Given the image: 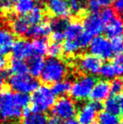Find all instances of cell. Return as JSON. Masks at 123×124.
I'll return each instance as SVG.
<instances>
[{"label":"cell","instance_id":"6","mask_svg":"<svg viewBox=\"0 0 123 124\" xmlns=\"http://www.w3.org/2000/svg\"><path fill=\"white\" fill-rule=\"evenodd\" d=\"M89 47L91 54L98 57L100 60H109L114 55L109 40L102 35H97L92 38Z\"/></svg>","mask_w":123,"mask_h":124},{"label":"cell","instance_id":"30","mask_svg":"<svg viewBox=\"0 0 123 124\" xmlns=\"http://www.w3.org/2000/svg\"><path fill=\"white\" fill-rule=\"evenodd\" d=\"M68 3L71 12L75 15L81 14L87 7L86 0H69Z\"/></svg>","mask_w":123,"mask_h":124},{"label":"cell","instance_id":"44","mask_svg":"<svg viewBox=\"0 0 123 124\" xmlns=\"http://www.w3.org/2000/svg\"><path fill=\"white\" fill-rule=\"evenodd\" d=\"M5 87V76L0 74V92H2Z\"/></svg>","mask_w":123,"mask_h":124},{"label":"cell","instance_id":"2","mask_svg":"<svg viewBox=\"0 0 123 124\" xmlns=\"http://www.w3.org/2000/svg\"><path fill=\"white\" fill-rule=\"evenodd\" d=\"M55 96L52 93L51 88L46 85L39 86L30 97V108L33 113H44L54 106Z\"/></svg>","mask_w":123,"mask_h":124},{"label":"cell","instance_id":"41","mask_svg":"<svg viewBox=\"0 0 123 124\" xmlns=\"http://www.w3.org/2000/svg\"><path fill=\"white\" fill-rule=\"evenodd\" d=\"M48 124H62V120L57 118L54 115H52L50 118H48Z\"/></svg>","mask_w":123,"mask_h":124},{"label":"cell","instance_id":"28","mask_svg":"<svg viewBox=\"0 0 123 124\" xmlns=\"http://www.w3.org/2000/svg\"><path fill=\"white\" fill-rule=\"evenodd\" d=\"M99 124H120V118L118 115L109 113L107 111H100L98 116Z\"/></svg>","mask_w":123,"mask_h":124},{"label":"cell","instance_id":"11","mask_svg":"<svg viewBox=\"0 0 123 124\" xmlns=\"http://www.w3.org/2000/svg\"><path fill=\"white\" fill-rule=\"evenodd\" d=\"M11 52H12L13 59H18L23 61L24 59L30 58L33 55L31 43L24 39H19L15 41Z\"/></svg>","mask_w":123,"mask_h":124},{"label":"cell","instance_id":"19","mask_svg":"<svg viewBox=\"0 0 123 124\" xmlns=\"http://www.w3.org/2000/svg\"><path fill=\"white\" fill-rule=\"evenodd\" d=\"M29 26H30V24L26 20V17L23 16H15V17L13 18V20L11 21L12 31L15 35H19V36L25 35Z\"/></svg>","mask_w":123,"mask_h":124},{"label":"cell","instance_id":"31","mask_svg":"<svg viewBox=\"0 0 123 124\" xmlns=\"http://www.w3.org/2000/svg\"><path fill=\"white\" fill-rule=\"evenodd\" d=\"M69 23L65 18H54L52 19L50 22V28L53 32L54 31H60V32H64L65 28L67 26Z\"/></svg>","mask_w":123,"mask_h":124},{"label":"cell","instance_id":"10","mask_svg":"<svg viewBox=\"0 0 123 124\" xmlns=\"http://www.w3.org/2000/svg\"><path fill=\"white\" fill-rule=\"evenodd\" d=\"M92 40V36H90L87 33H83L78 39L75 40H66L62 45V51L66 54H74L79 51L88 47L90 42Z\"/></svg>","mask_w":123,"mask_h":124},{"label":"cell","instance_id":"37","mask_svg":"<svg viewBox=\"0 0 123 124\" xmlns=\"http://www.w3.org/2000/svg\"><path fill=\"white\" fill-rule=\"evenodd\" d=\"M15 0H0V11L7 12L14 7Z\"/></svg>","mask_w":123,"mask_h":124},{"label":"cell","instance_id":"21","mask_svg":"<svg viewBox=\"0 0 123 124\" xmlns=\"http://www.w3.org/2000/svg\"><path fill=\"white\" fill-rule=\"evenodd\" d=\"M36 7V0H15V11L19 16H26Z\"/></svg>","mask_w":123,"mask_h":124},{"label":"cell","instance_id":"50","mask_svg":"<svg viewBox=\"0 0 123 124\" xmlns=\"http://www.w3.org/2000/svg\"><path fill=\"white\" fill-rule=\"evenodd\" d=\"M120 124H123V122H122V123H120Z\"/></svg>","mask_w":123,"mask_h":124},{"label":"cell","instance_id":"45","mask_svg":"<svg viewBox=\"0 0 123 124\" xmlns=\"http://www.w3.org/2000/svg\"><path fill=\"white\" fill-rule=\"evenodd\" d=\"M63 124H79V122L77 121V120H74V119H70V120L65 121Z\"/></svg>","mask_w":123,"mask_h":124},{"label":"cell","instance_id":"29","mask_svg":"<svg viewBox=\"0 0 123 124\" xmlns=\"http://www.w3.org/2000/svg\"><path fill=\"white\" fill-rule=\"evenodd\" d=\"M99 73L103 79H105L106 81L107 80L114 79L115 76L117 75L116 69L113 65V63H109V62H107V63H104L101 65Z\"/></svg>","mask_w":123,"mask_h":124},{"label":"cell","instance_id":"36","mask_svg":"<svg viewBox=\"0 0 123 124\" xmlns=\"http://www.w3.org/2000/svg\"><path fill=\"white\" fill-rule=\"evenodd\" d=\"M113 65L116 69L117 75L123 76V54L118 55V57L115 59Z\"/></svg>","mask_w":123,"mask_h":124},{"label":"cell","instance_id":"42","mask_svg":"<svg viewBox=\"0 0 123 124\" xmlns=\"http://www.w3.org/2000/svg\"><path fill=\"white\" fill-rule=\"evenodd\" d=\"M91 103H92V105L93 106V108L97 110V112H98V111H100V110L103 109L102 102H100V101H91Z\"/></svg>","mask_w":123,"mask_h":124},{"label":"cell","instance_id":"1","mask_svg":"<svg viewBox=\"0 0 123 124\" xmlns=\"http://www.w3.org/2000/svg\"><path fill=\"white\" fill-rule=\"evenodd\" d=\"M30 97L28 94L13 93L4 89L0 93V119L2 121H14L22 118L24 107L29 105Z\"/></svg>","mask_w":123,"mask_h":124},{"label":"cell","instance_id":"24","mask_svg":"<svg viewBox=\"0 0 123 124\" xmlns=\"http://www.w3.org/2000/svg\"><path fill=\"white\" fill-rule=\"evenodd\" d=\"M105 111L109 113L119 115L120 113V97L118 96H110L105 100V103L103 105Z\"/></svg>","mask_w":123,"mask_h":124},{"label":"cell","instance_id":"32","mask_svg":"<svg viewBox=\"0 0 123 124\" xmlns=\"http://www.w3.org/2000/svg\"><path fill=\"white\" fill-rule=\"evenodd\" d=\"M110 84V93L112 96H118L122 93L123 91V79L122 78H116L113 79Z\"/></svg>","mask_w":123,"mask_h":124},{"label":"cell","instance_id":"35","mask_svg":"<svg viewBox=\"0 0 123 124\" xmlns=\"http://www.w3.org/2000/svg\"><path fill=\"white\" fill-rule=\"evenodd\" d=\"M100 17H101L103 22L105 24H108L109 22H110L113 18L115 17V12H114V10H113L112 8L106 7V8H104L101 11V13L100 14Z\"/></svg>","mask_w":123,"mask_h":124},{"label":"cell","instance_id":"25","mask_svg":"<svg viewBox=\"0 0 123 124\" xmlns=\"http://www.w3.org/2000/svg\"><path fill=\"white\" fill-rule=\"evenodd\" d=\"M72 84L67 80H62L60 82H57L53 84L51 88L52 93L54 96H62L65 95L70 92Z\"/></svg>","mask_w":123,"mask_h":124},{"label":"cell","instance_id":"48","mask_svg":"<svg viewBox=\"0 0 123 124\" xmlns=\"http://www.w3.org/2000/svg\"><path fill=\"white\" fill-rule=\"evenodd\" d=\"M122 93V96H121V98L123 99V91H122V93Z\"/></svg>","mask_w":123,"mask_h":124},{"label":"cell","instance_id":"47","mask_svg":"<svg viewBox=\"0 0 123 124\" xmlns=\"http://www.w3.org/2000/svg\"><path fill=\"white\" fill-rule=\"evenodd\" d=\"M42 1H44V2H48V3H49V2L52 1V0H42Z\"/></svg>","mask_w":123,"mask_h":124},{"label":"cell","instance_id":"43","mask_svg":"<svg viewBox=\"0 0 123 124\" xmlns=\"http://www.w3.org/2000/svg\"><path fill=\"white\" fill-rule=\"evenodd\" d=\"M7 65V61L3 56H0V71L3 70Z\"/></svg>","mask_w":123,"mask_h":124},{"label":"cell","instance_id":"23","mask_svg":"<svg viewBox=\"0 0 123 124\" xmlns=\"http://www.w3.org/2000/svg\"><path fill=\"white\" fill-rule=\"evenodd\" d=\"M48 42L45 38H34L31 43V48L33 54L37 56H44L47 54L48 51Z\"/></svg>","mask_w":123,"mask_h":124},{"label":"cell","instance_id":"8","mask_svg":"<svg viewBox=\"0 0 123 124\" xmlns=\"http://www.w3.org/2000/svg\"><path fill=\"white\" fill-rule=\"evenodd\" d=\"M78 68L85 75H95L99 73L100 69L102 65L101 61L98 57L91 54L82 55L78 61Z\"/></svg>","mask_w":123,"mask_h":124},{"label":"cell","instance_id":"14","mask_svg":"<svg viewBox=\"0 0 123 124\" xmlns=\"http://www.w3.org/2000/svg\"><path fill=\"white\" fill-rule=\"evenodd\" d=\"M14 43V34L7 28H0V56L4 57L10 54Z\"/></svg>","mask_w":123,"mask_h":124},{"label":"cell","instance_id":"9","mask_svg":"<svg viewBox=\"0 0 123 124\" xmlns=\"http://www.w3.org/2000/svg\"><path fill=\"white\" fill-rule=\"evenodd\" d=\"M83 29L90 36L100 35L105 28V23L102 21L100 14L92 13L88 15L83 20Z\"/></svg>","mask_w":123,"mask_h":124},{"label":"cell","instance_id":"27","mask_svg":"<svg viewBox=\"0 0 123 124\" xmlns=\"http://www.w3.org/2000/svg\"><path fill=\"white\" fill-rule=\"evenodd\" d=\"M25 17H26V20L29 23V24L34 25V24H40L44 19V12L41 7H35L29 14L26 15Z\"/></svg>","mask_w":123,"mask_h":124},{"label":"cell","instance_id":"3","mask_svg":"<svg viewBox=\"0 0 123 124\" xmlns=\"http://www.w3.org/2000/svg\"><path fill=\"white\" fill-rule=\"evenodd\" d=\"M67 72V65L63 61L59 58H49L45 62V66L40 76L42 82L47 84H54L64 79Z\"/></svg>","mask_w":123,"mask_h":124},{"label":"cell","instance_id":"5","mask_svg":"<svg viewBox=\"0 0 123 124\" xmlns=\"http://www.w3.org/2000/svg\"><path fill=\"white\" fill-rule=\"evenodd\" d=\"M8 84L15 93L29 94L34 93L39 87V82L34 77L28 74L11 75L8 79Z\"/></svg>","mask_w":123,"mask_h":124},{"label":"cell","instance_id":"49","mask_svg":"<svg viewBox=\"0 0 123 124\" xmlns=\"http://www.w3.org/2000/svg\"><path fill=\"white\" fill-rule=\"evenodd\" d=\"M93 124H99V123H93Z\"/></svg>","mask_w":123,"mask_h":124},{"label":"cell","instance_id":"13","mask_svg":"<svg viewBox=\"0 0 123 124\" xmlns=\"http://www.w3.org/2000/svg\"><path fill=\"white\" fill-rule=\"evenodd\" d=\"M48 10L57 18H66L71 15L68 0H52L48 3Z\"/></svg>","mask_w":123,"mask_h":124},{"label":"cell","instance_id":"22","mask_svg":"<svg viewBox=\"0 0 123 124\" xmlns=\"http://www.w3.org/2000/svg\"><path fill=\"white\" fill-rule=\"evenodd\" d=\"M8 73L11 75H24L28 73L27 63L23 60L12 59L10 62V66Z\"/></svg>","mask_w":123,"mask_h":124},{"label":"cell","instance_id":"33","mask_svg":"<svg viewBox=\"0 0 123 124\" xmlns=\"http://www.w3.org/2000/svg\"><path fill=\"white\" fill-rule=\"evenodd\" d=\"M111 49H112L113 54L120 55L123 54V38L117 37L113 38L112 41L110 42Z\"/></svg>","mask_w":123,"mask_h":124},{"label":"cell","instance_id":"16","mask_svg":"<svg viewBox=\"0 0 123 124\" xmlns=\"http://www.w3.org/2000/svg\"><path fill=\"white\" fill-rule=\"evenodd\" d=\"M106 35L109 38L121 37L123 35V19L120 17H115L107 24L104 28Z\"/></svg>","mask_w":123,"mask_h":124},{"label":"cell","instance_id":"4","mask_svg":"<svg viewBox=\"0 0 123 124\" xmlns=\"http://www.w3.org/2000/svg\"><path fill=\"white\" fill-rule=\"evenodd\" d=\"M95 83L96 79L92 75L80 76L71 86V95L77 101L86 100L90 97Z\"/></svg>","mask_w":123,"mask_h":124},{"label":"cell","instance_id":"18","mask_svg":"<svg viewBox=\"0 0 123 124\" xmlns=\"http://www.w3.org/2000/svg\"><path fill=\"white\" fill-rule=\"evenodd\" d=\"M28 72H30L32 77H38L41 75L42 71L45 66V61L43 57L37 55H32L28 59L27 62Z\"/></svg>","mask_w":123,"mask_h":124},{"label":"cell","instance_id":"7","mask_svg":"<svg viewBox=\"0 0 123 124\" xmlns=\"http://www.w3.org/2000/svg\"><path fill=\"white\" fill-rule=\"evenodd\" d=\"M53 115L56 116L60 120H70L77 113V108L74 101L68 97H61L55 101L53 106Z\"/></svg>","mask_w":123,"mask_h":124},{"label":"cell","instance_id":"17","mask_svg":"<svg viewBox=\"0 0 123 124\" xmlns=\"http://www.w3.org/2000/svg\"><path fill=\"white\" fill-rule=\"evenodd\" d=\"M52 32L50 25L47 23H40L37 24H34L32 26H29L27 32H26V36L34 38H45L47 35H50Z\"/></svg>","mask_w":123,"mask_h":124},{"label":"cell","instance_id":"34","mask_svg":"<svg viewBox=\"0 0 123 124\" xmlns=\"http://www.w3.org/2000/svg\"><path fill=\"white\" fill-rule=\"evenodd\" d=\"M62 53V47L60 44L53 43L51 45L48 46L47 54H49L50 58H58Z\"/></svg>","mask_w":123,"mask_h":124},{"label":"cell","instance_id":"40","mask_svg":"<svg viewBox=\"0 0 123 124\" xmlns=\"http://www.w3.org/2000/svg\"><path fill=\"white\" fill-rule=\"evenodd\" d=\"M97 3L99 4V6L100 7H109L112 4H114L115 0H96Z\"/></svg>","mask_w":123,"mask_h":124},{"label":"cell","instance_id":"39","mask_svg":"<svg viewBox=\"0 0 123 124\" xmlns=\"http://www.w3.org/2000/svg\"><path fill=\"white\" fill-rule=\"evenodd\" d=\"M87 7H88V8H89L92 13H97L100 10V7L99 6V4L97 3L96 0H88Z\"/></svg>","mask_w":123,"mask_h":124},{"label":"cell","instance_id":"38","mask_svg":"<svg viewBox=\"0 0 123 124\" xmlns=\"http://www.w3.org/2000/svg\"><path fill=\"white\" fill-rule=\"evenodd\" d=\"M65 38L64 32H60V31H54L52 34V39L54 43L60 44L63 39Z\"/></svg>","mask_w":123,"mask_h":124},{"label":"cell","instance_id":"15","mask_svg":"<svg viewBox=\"0 0 123 124\" xmlns=\"http://www.w3.org/2000/svg\"><path fill=\"white\" fill-rule=\"evenodd\" d=\"M97 117V110L91 102L85 104L77 113V121L79 124H93Z\"/></svg>","mask_w":123,"mask_h":124},{"label":"cell","instance_id":"46","mask_svg":"<svg viewBox=\"0 0 123 124\" xmlns=\"http://www.w3.org/2000/svg\"><path fill=\"white\" fill-rule=\"evenodd\" d=\"M120 113L123 115V99L120 98Z\"/></svg>","mask_w":123,"mask_h":124},{"label":"cell","instance_id":"20","mask_svg":"<svg viewBox=\"0 0 123 124\" xmlns=\"http://www.w3.org/2000/svg\"><path fill=\"white\" fill-rule=\"evenodd\" d=\"M83 33H84L83 26L78 21H74L72 23L68 24L64 30V35L66 37V40L78 39Z\"/></svg>","mask_w":123,"mask_h":124},{"label":"cell","instance_id":"26","mask_svg":"<svg viewBox=\"0 0 123 124\" xmlns=\"http://www.w3.org/2000/svg\"><path fill=\"white\" fill-rule=\"evenodd\" d=\"M48 118L44 113H32L22 120V124H48Z\"/></svg>","mask_w":123,"mask_h":124},{"label":"cell","instance_id":"12","mask_svg":"<svg viewBox=\"0 0 123 124\" xmlns=\"http://www.w3.org/2000/svg\"><path fill=\"white\" fill-rule=\"evenodd\" d=\"M110 94V84L106 80H100L96 82L90 94V98L94 101L102 102Z\"/></svg>","mask_w":123,"mask_h":124}]
</instances>
